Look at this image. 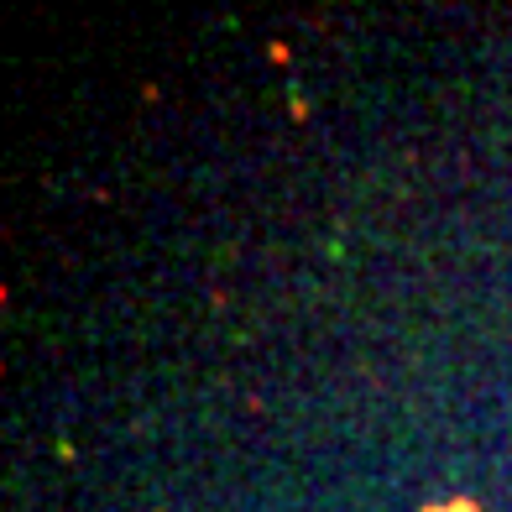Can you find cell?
<instances>
[{
	"label": "cell",
	"instance_id": "cell-1",
	"mask_svg": "<svg viewBox=\"0 0 512 512\" xmlns=\"http://www.w3.org/2000/svg\"><path fill=\"white\" fill-rule=\"evenodd\" d=\"M450 512H476V502H455Z\"/></svg>",
	"mask_w": 512,
	"mask_h": 512
}]
</instances>
